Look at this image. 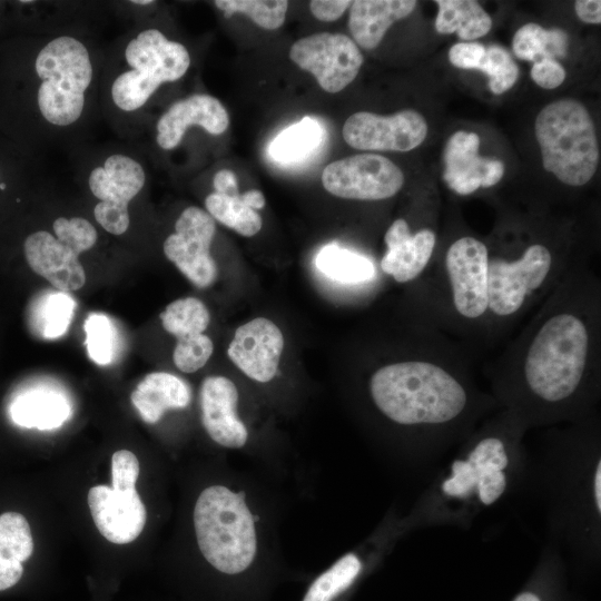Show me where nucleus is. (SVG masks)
I'll return each mask as SVG.
<instances>
[{"label":"nucleus","mask_w":601,"mask_h":601,"mask_svg":"<svg viewBox=\"0 0 601 601\" xmlns=\"http://www.w3.org/2000/svg\"><path fill=\"white\" fill-rule=\"evenodd\" d=\"M370 393L386 417L403 425L446 423L466 404L460 382L427 361H404L378 368L370 380Z\"/></svg>","instance_id":"obj_1"},{"label":"nucleus","mask_w":601,"mask_h":601,"mask_svg":"<svg viewBox=\"0 0 601 601\" xmlns=\"http://www.w3.org/2000/svg\"><path fill=\"white\" fill-rule=\"evenodd\" d=\"M590 334L571 312L546 318L530 342L523 363L529 388L541 400L560 402L578 388L588 364Z\"/></svg>","instance_id":"obj_2"},{"label":"nucleus","mask_w":601,"mask_h":601,"mask_svg":"<svg viewBox=\"0 0 601 601\" xmlns=\"http://www.w3.org/2000/svg\"><path fill=\"white\" fill-rule=\"evenodd\" d=\"M193 518L198 548L209 564L226 574L249 568L257 539L244 492L209 486L199 494Z\"/></svg>","instance_id":"obj_3"},{"label":"nucleus","mask_w":601,"mask_h":601,"mask_svg":"<svg viewBox=\"0 0 601 601\" xmlns=\"http://www.w3.org/2000/svg\"><path fill=\"white\" fill-rule=\"evenodd\" d=\"M534 131L546 171L570 186L591 180L600 151L593 120L582 104L562 99L546 105L536 116Z\"/></svg>","instance_id":"obj_4"},{"label":"nucleus","mask_w":601,"mask_h":601,"mask_svg":"<svg viewBox=\"0 0 601 601\" xmlns=\"http://www.w3.org/2000/svg\"><path fill=\"white\" fill-rule=\"evenodd\" d=\"M35 66L41 79L37 99L42 117L56 126L76 122L92 79V65L85 45L69 36L55 38L39 51Z\"/></svg>","instance_id":"obj_5"},{"label":"nucleus","mask_w":601,"mask_h":601,"mask_svg":"<svg viewBox=\"0 0 601 601\" xmlns=\"http://www.w3.org/2000/svg\"><path fill=\"white\" fill-rule=\"evenodd\" d=\"M125 58L131 69L111 86L112 100L124 111L144 106L161 83L180 79L190 66L186 47L157 29L144 30L131 39Z\"/></svg>","instance_id":"obj_6"},{"label":"nucleus","mask_w":601,"mask_h":601,"mask_svg":"<svg viewBox=\"0 0 601 601\" xmlns=\"http://www.w3.org/2000/svg\"><path fill=\"white\" fill-rule=\"evenodd\" d=\"M552 264L550 250L541 244L529 246L516 259H489L487 311L497 317L514 315L543 285Z\"/></svg>","instance_id":"obj_7"},{"label":"nucleus","mask_w":601,"mask_h":601,"mask_svg":"<svg viewBox=\"0 0 601 601\" xmlns=\"http://www.w3.org/2000/svg\"><path fill=\"white\" fill-rule=\"evenodd\" d=\"M322 184L327 193L339 198L381 200L401 190L404 175L384 156L358 154L327 165Z\"/></svg>","instance_id":"obj_8"},{"label":"nucleus","mask_w":601,"mask_h":601,"mask_svg":"<svg viewBox=\"0 0 601 601\" xmlns=\"http://www.w3.org/2000/svg\"><path fill=\"white\" fill-rule=\"evenodd\" d=\"M289 58L311 72L319 87L336 93L357 76L364 58L356 43L343 33L319 32L295 41Z\"/></svg>","instance_id":"obj_9"},{"label":"nucleus","mask_w":601,"mask_h":601,"mask_svg":"<svg viewBox=\"0 0 601 601\" xmlns=\"http://www.w3.org/2000/svg\"><path fill=\"white\" fill-rule=\"evenodd\" d=\"M141 165L129 156L111 155L104 166L92 169L89 188L100 201L93 208L98 224L112 235H122L129 227L128 204L145 185Z\"/></svg>","instance_id":"obj_10"},{"label":"nucleus","mask_w":601,"mask_h":601,"mask_svg":"<svg viewBox=\"0 0 601 601\" xmlns=\"http://www.w3.org/2000/svg\"><path fill=\"white\" fill-rule=\"evenodd\" d=\"M215 231L214 218L206 210L190 206L179 215L175 233L164 243L165 256L199 288L214 284L218 275L210 255Z\"/></svg>","instance_id":"obj_11"},{"label":"nucleus","mask_w":601,"mask_h":601,"mask_svg":"<svg viewBox=\"0 0 601 601\" xmlns=\"http://www.w3.org/2000/svg\"><path fill=\"white\" fill-rule=\"evenodd\" d=\"M426 135L425 118L412 109L391 116L358 111L343 126L346 144L362 150L410 151L418 147Z\"/></svg>","instance_id":"obj_12"},{"label":"nucleus","mask_w":601,"mask_h":601,"mask_svg":"<svg viewBox=\"0 0 601 601\" xmlns=\"http://www.w3.org/2000/svg\"><path fill=\"white\" fill-rule=\"evenodd\" d=\"M489 252L479 239L464 236L446 252L445 268L456 312L475 319L487 311Z\"/></svg>","instance_id":"obj_13"},{"label":"nucleus","mask_w":601,"mask_h":601,"mask_svg":"<svg viewBox=\"0 0 601 601\" xmlns=\"http://www.w3.org/2000/svg\"><path fill=\"white\" fill-rule=\"evenodd\" d=\"M509 459L504 444L496 437L479 442L466 461H454L452 476L442 484L449 496L466 497L476 487L481 502L494 503L506 487L503 470Z\"/></svg>","instance_id":"obj_14"},{"label":"nucleus","mask_w":601,"mask_h":601,"mask_svg":"<svg viewBox=\"0 0 601 601\" xmlns=\"http://www.w3.org/2000/svg\"><path fill=\"white\" fill-rule=\"evenodd\" d=\"M283 349L284 336L278 326L256 317L236 329L227 355L246 376L267 383L277 373Z\"/></svg>","instance_id":"obj_15"},{"label":"nucleus","mask_w":601,"mask_h":601,"mask_svg":"<svg viewBox=\"0 0 601 601\" xmlns=\"http://www.w3.org/2000/svg\"><path fill=\"white\" fill-rule=\"evenodd\" d=\"M87 501L98 531L109 542H132L144 530L147 512L136 489L120 492L96 485L89 490Z\"/></svg>","instance_id":"obj_16"},{"label":"nucleus","mask_w":601,"mask_h":601,"mask_svg":"<svg viewBox=\"0 0 601 601\" xmlns=\"http://www.w3.org/2000/svg\"><path fill=\"white\" fill-rule=\"evenodd\" d=\"M479 147L480 137L462 130L454 132L446 142L443 179L459 195L494 186L504 174L502 161L479 157Z\"/></svg>","instance_id":"obj_17"},{"label":"nucleus","mask_w":601,"mask_h":601,"mask_svg":"<svg viewBox=\"0 0 601 601\" xmlns=\"http://www.w3.org/2000/svg\"><path fill=\"white\" fill-rule=\"evenodd\" d=\"M201 423L217 444L228 449L243 447L247 430L237 414L238 391L225 376H208L200 386Z\"/></svg>","instance_id":"obj_18"},{"label":"nucleus","mask_w":601,"mask_h":601,"mask_svg":"<svg viewBox=\"0 0 601 601\" xmlns=\"http://www.w3.org/2000/svg\"><path fill=\"white\" fill-rule=\"evenodd\" d=\"M197 125L211 135H220L229 126L223 104L213 96L198 93L174 102L157 122V144L165 150L176 148L187 128Z\"/></svg>","instance_id":"obj_19"},{"label":"nucleus","mask_w":601,"mask_h":601,"mask_svg":"<svg viewBox=\"0 0 601 601\" xmlns=\"http://www.w3.org/2000/svg\"><path fill=\"white\" fill-rule=\"evenodd\" d=\"M23 250L30 268L60 292L77 290L85 285L79 255L50 233L38 230L29 235Z\"/></svg>","instance_id":"obj_20"},{"label":"nucleus","mask_w":601,"mask_h":601,"mask_svg":"<svg viewBox=\"0 0 601 601\" xmlns=\"http://www.w3.org/2000/svg\"><path fill=\"white\" fill-rule=\"evenodd\" d=\"M384 242L387 250L381 259L382 270L397 283L415 279L433 254L436 236L430 229L412 234L408 224L398 218L388 227Z\"/></svg>","instance_id":"obj_21"},{"label":"nucleus","mask_w":601,"mask_h":601,"mask_svg":"<svg viewBox=\"0 0 601 601\" xmlns=\"http://www.w3.org/2000/svg\"><path fill=\"white\" fill-rule=\"evenodd\" d=\"M416 4L414 0L353 1L348 28L355 42L367 50L376 48L387 29L395 21L408 17Z\"/></svg>","instance_id":"obj_22"},{"label":"nucleus","mask_w":601,"mask_h":601,"mask_svg":"<svg viewBox=\"0 0 601 601\" xmlns=\"http://www.w3.org/2000/svg\"><path fill=\"white\" fill-rule=\"evenodd\" d=\"M130 400L141 418L146 423L155 424L165 412L187 407L191 393L189 386L176 375L154 372L140 381Z\"/></svg>","instance_id":"obj_23"},{"label":"nucleus","mask_w":601,"mask_h":601,"mask_svg":"<svg viewBox=\"0 0 601 601\" xmlns=\"http://www.w3.org/2000/svg\"><path fill=\"white\" fill-rule=\"evenodd\" d=\"M9 414L19 426L46 431L61 426L70 417L71 406L60 392L36 387L17 394Z\"/></svg>","instance_id":"obj_24"},{"label":"nucleus","mask_w":601,"mask_h":601,"mask_svg":"<svg viewBox=\"0 0 601 601\" xmlns=\"http://www.w3.org/2000/svg\"><path fill=\"white\" fill-rule=\"evenodd\" d=\"M33 552L27 519L17 512L0 515V591L13 587L22 577V562Z\"/></svg>","instance_id":"obj_25"},{"label":"nucleus","mask_w":601,"mask_h":601,"mask_svg":"<svg viewBox=\"0 0 601 601\" xmlns=\"http://www.w3.org/2000/svg\"><path fill=\"white\" fill-rule=\"evenodd\" d=\"M435 30L442 35L456 32L462 40L485 36L491 27L489 13L474 0H437Z\"/></svg>","instance_id":"obj_26"},{"label":"nucleus","mask_w":601,"mask_h":601,"mask_svg":"<svg viewBox=\"0 0 601 601\" xmlns=\"http://www.w3.org/2000/svg\"><path fill=\"white\" fill-rule=\"evenodd\" d=\"M324 135L318 120L305 117L277 135L268 147V154L278 162L300 161L321 145Z\"/></svg>","instance_id":"obj_27"},{"label":"nucleus","mask_w":601,"mask_h":601,"mask_svg":"<svg viewBox=\"0 0 601 601\" xmlns=\"http://www.w3.org/2000/svg\"><path fill=\"white\" fill-rule=\"evenodd\" d=\"M315 264L323 275L343 284H361L375 275V268L370 259L336 243L322 247Z\"/></svg>","instance_id":"obj_28"},{"label":"nucleus","mask_w":601,"mask_h":601,"mask_svg":"<svg viewBox=\"0 0 601 601\" xmlns=\"http://www.w3.org/2000/svg\"><path fill=\"white\" fill-rule=\"evenodd\" d=\"M512 48L515 56L535 62L542 58L564 57L568 35L563 30H545L540 24L529 22L513 36Z\"/></svg>","instance_id":"obj_29"},{"label":"nucleus","mask_w":601,"mask_h":601,"mask_svg":"<svg viewBox=\"0 0 601 601\" xmlns=\"http://www.w3.org/2000/svg\"><path fill=\"white\" fill-rule=\"evenodd\" d=\"M75 307L76 302L66 292L46 293L32 307V326L43 338L60 337L69 328Z\"/></svg>","instance_id":"obj_30"},{"label":"nucleus","mask_w":601,"mask_h":601,"mask_svg":"<svg viewBox=\"0 0 601 601\" xmlns=\"http://www.w3.org/2000/svg\"><path fill=\"white\" fill-rule=\"evenodd\" d=\"M207 213L228 228L242 236L256 235L263 225L257 210L250 208L243 196H225L213 193L205 199Z\"/></svg>","instance_id":"obj_31"},{"label":"nucleus","mask_w":601,"mask_h":601,"mask_svg":"<svg viewBox=\"0 0 601 601\" xmlns=\"http://www.w3.org/2000/svg\"><path fill=\"white\" fill-rule=\"evenodd\" d=\"M160 321L166 332L180 339L204 334L210 316L201 300L185 297L170 303L160 314Z\"/></svg>","instance_id":"obj_32"},{"label":"nucleus","mask_w":601,"mask_h":601,"mask_svg":"<svg viewBox=\"0 0 601 601\" xmlns=\"http://www.w3.org/2000/svg\"><path fill=\"white\" fill-rule=\"evenodd\" d=\"M361 569L356 554H345L315 579L303 601H332L354 582Z\"/></svg>","instance_id":"obj_33"},{"label":"nucleus","mask_w":601,"mask_h":601,"mask_svg":"<svg viewBox=\"0 0 601 601\" xmlns=\"http://www.w3.org/2000/svg\"><path fill=\"white\" fill-rule=\"evenodd\" d=\"M214 4L226 18L238 13L245 14L267 30L283 26L288 8V1L285 0H216Z\"/></svg>","instance_id":"obj_34"},{"label":"nucleus","mask_w":601,"mask_h":601,"mask_svg":"<svg viewBox=\"0 0 601 601\" xmlns=\"http://www.w3.org/2000/svg\"><path fill=\"white\" fill-rule=\"evenodd\" d=\"M83 329L89 357L98 365H108L115 348V331L110 319L105 314L91 313L85 321Z\"/></svg>","instance_id":"obj_35"},{"label":"nucleus","mask_w":601,"mask_h":601,"mask_svg":"<svg viewBox=\"0 0 601 601\" xmlns=\"http://www.w3.org/2000/svg\"><path fill=\"white\" fill-rule=\"evenodd\" d=\"M479 70L489 76V88L495 95L511 89L519 78V67L510 53L500 46L486 48Z\"/></svg>","instance_id":"obj_36"},{"label":"nucleus","mask_w":601,"mask_h":601,"mask_svg":"<svg viewBox=\"0 0 601 601\" xmlns=\"http://www.w3.org/2000/svg\"><path fill=\"white\" fill-rule=\"evenodd\" d=\"M214 352L213 341L205 334L180 338L173 353L176 367L184 373L201 368Z\"/></svg>","instance_id":"obj_37"},{"label":"nucleus","mask_w":601,"mask_h":601,"mask_svg":"<svg viewBox=\"0 0 601 601\" xmlns=\"http://www.w3.org/2000/svg\"><path fill=\"white\" fill-rule=\"evenodd\" d=\"M55 237L80 255L93 247L97 242L96 228L85 218L59 217L52 225Z\"/></svg>","instance_id":"obj_38"},{"label":"nucleus","mask_w":601,"mask_h":601,"mask_svg":"<svg viewBox=\"0 0 601 601\" xmlns=\"http://www.w3.org/2000/svg\"><path fill=\"white\" fill-rule=\"evenodd\" d=\"M139 476V462L136 455L128 450H120L111 457V487L126 492L136 489Z\"/></svg>","instance_id":"obj_39"},{"label":"nucleus","mask_w":601,"mask_h":601,"mask_svg":"<svg viewBox=\"0 0 601 601\" xmlns=\"http://www.w3.org/2000/svg\"><path fill=\"white\" fill-rule=\"evenodd\" d=\"M485 52L486 47L480 42H459L451 47L449 51V59L456 68L479 70Z\"/></svg>","instance_id":"obj_40"},{"label":"nucleus","mask_w":601,"mask_h":601,"mask_svg":"<svg viewBox=\"0 0 601 601\" xmlns=\"http://www.w3.org/2000/svg\"><path fill=\"white\" fill-rule=\"evenodd\" d=\"M532 80L544 89H554L559 87L565 79V70L553 58H542L531 68Z\"/></svg>","instance_id":"obj_41"},{"label":"nucleus","mask_w":601,"mask_h":601,"mask_svg":"<svg viewBox=\"0 0 601 601\" xmlns=\"http://www.w3.org/2000/svg\"><path fill=\"white\" fill-rule=\"evenodd\" d=\"M352 2L347 0H313L309 2V9L316 19L331 22L341 18Z\"/></svg>","instance_id":"obj_42"},{"label":"nucleus","mask_w":601,"mask_h":601,"mask_svg":"<svg viewBox=\"0 0 601 601\" xmlns=\"http://www.w3.org/2000/svg\"><path fill=\"white\" fill-rule=\"evenodd\" d=\"M213 186L216 194L230 197L239 195L237 178L229 169L217 171L213 178Z\"/></svg>","instance_id":"obj_43"},{"label":"nucleus","mask_w":601,"mask_h":601,"mask_svg":"<svg viewBox=\"0 0 601 601\" xmlns=\"http://www.w3.org/2000/svg\"><path fill=\"white\" fill-rule=\"evenodd\" d=\"M577 16L587 23L598 24L601 22V1L579 0L574 3Z\"/></svg>","instance_id":"obj_44"},{"label":"nucleus","mask_w":601,"mask_h":601,"mask_svg":"<svg viewBox=\"0 0 601 601\" xmlns=\"http://www.w3.org/2000/svg\"><path fill=\"white\" fill-rule=\"evenodd\" d=\"M242 196L244 200L246 201V204L255 210H258L265 207V197L260 190L252 189L242 194Z\"/></svg>","instance_id":"obj_45"},{"label":"nucleus","mask_w":601,"mask_h":601,"mask_svg":"<svg viewBox=\"0 0 601 601\" xmlns=\"http://www.w3.org/2000/svg\"><path fill=\"white\" fill-rule=\"evenodd\" d=\"M594 499L598 512H601V462L599 461L594 475Z\"/></svg>","instance_id":"obj_46"},{"label":"nucleus","mask_w":601,"mask_h":601,"mask_svg":"<svg viewBox=\"0 0 601 601\" xmlns=\"http://www.w3.org/2000/svg\"><path fill=\"white\" fill-rule=\"evenodd\" d=\"M513 601H541V599L535 593L525 591L516 595Z\"/></svg>","instance_id":"obj_47"},{"label":"nucleus","mask_w":601,"mask_h":601,"mask_svg":"<svg viewBox=\"0 0 601 601\" xmlns=\"http://www.w3.org/2000/svg\"><path fill=\"white\" fill-rule=\"evenodd\" d=\"M131 3L139 4V6H147L150 3H154L152 0H132Z\"/></svg>","instance_id":"obj_48"}]
</instances>
